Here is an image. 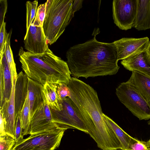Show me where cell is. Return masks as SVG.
Segmentation results:
<instances>
[{
	"mask_svg": "<svg viewBox=\"0 0 150 150\" xmlns=\"http://www.w3.org/2000/svg\"><path fill=\"white\" fill-rule=\"evenodd\" d=\"M59 128L61 127L53 121L50 108L45 101L31 119L30 134H33Z\"/></svg>",
	"mask_w": 150,
	"mask_h": 150,
	"instance_id": "11",
	"label": "cell"
},
{
	"mask_svg": "<svg viewBox=\"0 0 150 150\" xmlns=\"http://www.w3.org/2000/svg\"><path fill=\"white\" fill-rule=\"evenodd\" d=\"M18 55L21 68L26 76L44 85L46 82L67 84L71 78L67 62L49 49L43 54H34L21 47Z\"/></svg>",
	"mask_w": 150,
	"mask_h": 150,
	"instance_id": "3",
	"label": "cell"
},
{
	"mask_svg": "<svg viewBox=\"0 0 150 150\" xmlns=\"http://www.w3.org/2000/svg\"><path fill=\"white\" fill-rule=\"evenodd\" d=\"M107 122L110 125L120 141L122 149L127 150L130 140L132 137L120 128L111 119L103 113Z\"/></svg>",
	"mask_w": 150,
	"mask_h": 150,
	"instance_id": "19",
	"label": "cell"
},
{
	"mask_svg": "<svg viewBox=\"0 0 150 150\" xmlns=\"http://www.w3.org/2000/svg\"><path fill=\"white\" fill-rule=\"evenodd\" d=\"M127 150H150V146L147 142L132 137Z\"/></svg>",
	"mask_w": 150,
	"mask_h": 150,
	"instance_id": "23",
	"label": "cell"
},
{
	"mask_svg": "<svg viewBox=\"0 0 150 150\" xmlns=\"http://www.w3.org/2000/svg\"><path fill=\"white\" fill-rule=\"evenodd\" d=\"M70 97L88 134L101 149H114L120 142L103 116L97 93L89 85L72 77L67 84Z\"/></svg>",
	"mask_w": 150,
	"mask_h": 150,
	"instance_id": "1",
	"label": "cell"
},
{
	"mask_svg": "<svg viewBox=\"0 0 150 150\" xmlns=\"http://www.w3.org/2000/svg\"><path fill=\"white\" fill-rule=\"evenodd\" d=\"M24 48L34 54L44 53L49 49L43 27L33 21L24 39Z\"/></svg>",
	"mask_w": 150,
	"mask_h": 150,
	"instance_id": "9",
	"label": "cell"
},
{
	"mask_svg": "<svg viewBox=\"0 0 150 150\" xmlns=\"http://www.w3.org/2000/svg\"><path fill=\"white\" fill-rule=\"evenodd\" d=\"M16 143L15 139L7 134L0 136V150H12Z\"/></svg>",
	"mask_w": 150,
	"mask_h": 150,
	"instance_id": "24",
	"label": "cell"
},
{
	"mask_svg": "<svg viewBox=\"0 0 150 150\" xmlns=\"http://www.w3.org/2000/svg\"><path fill=\"white\" fill-rule=\"evenodd\" d=\"M73 0H47L43 28L50 45L55 43L69 24L74 13Z\"/></svg>",
	"mask_w": 150,
	"mask_h": 150,
	"instance_id": "4",
	"label": "cell"
},
{
	"mask_svg": "<svg viewBox=\"0 0 150 150\" xmlns=\"http://www.w3.org/2000/svg\"><path fill=\"white\" fill-rule=\"evenodd\" d=\"M121 63L130 71L138 72L150 78V60L146 50L122 60Z\"/></svg>",
	"mask_w": 150,
	"mask_h": 150,
	"instance_id": "14",
	"label": "cell"
},
{
	"mask_svg": "<svg viewBox=\"0 0 150 150\" xmlns=\"http://www.w3.org/2000/svg\"><path fill=\"white\" fill-rule=\"evenodd\" d=\"M83 1V0H73L72 8L74 13L81 8Z\"/></svg>",
	"mask_w": 150,
	"mask_h": 150,
	"instance_id": "30",
	"label": "cell"
},
{
	"mask_svg": "<svg viewBox=\"0 0 150 150\" xmlns=\"http://www.w3.org/2000/svg\"><path fill=\"white\" fill-rule=\"evenodd\" d=\"M134 28L138 30L150 29V0H137Z\"/></svg>",
	"mask_w": 150,
	"mask_h": 150,
	"instance_id": "17",
	"label": "cell"
},
{
	"mask_svg": "<svg viewBox=\"0 0 150 150\" xmlns=\"http://www.w3.org/2000/svg\"><path fill=\"white\" fill-rule=\"evenodd\" d=\"M148 123L149 125H150V120L149 122Z\"/></svg>",
	"mask_w": 150,
	"mask_h": 150,
	"instance_id": "35",
	"label": "cell"
},
{
	"mask_svg": "<svg viewBox=\"0 0 150 150\" xmlns=\"http://www.w3.org/2000/svg\"><path fill=\"white\" fill-rule=\"evenodd\" d=\"M46 3L40 4L38 7L33 21L43 27L46 14Z\"/></svg>",
	"mask_w": 150,
	"mask_h": 150,
	"instance_id": "26",
	"label": "cell"
},
{
	"mask_svg": "<svg viewBox=\"0 0 150 150\" xmlns=\"http://www.w3.org/2000/svg\"><path fill=\"white\" fill-rule=\"evenodd\" d=\"M29 103L27 94L23 105L20 113L23 136L30 134V121L29 118Z\"/></svg>",
	"mask_w": 150,
	"mask_h": 150,
	"instance_id": "20",
	"label": "cell"
},
{
	"mask_svg": "<svg viewBox=\"0 0 150 150\" xmlns=\"http://www.w3.org/2000/svg\"><path fill=\"white\" fill-rule=\"evenodd\" d=\"M147 142L149 145L150 146V138L149 140L148 141H147Z\"/></svg>",
	"mask_w": 150,
	"mask_h": 150,
	"instance_id": "34",
	"label": "cell"
},
{
	"mask_svg": "<svg viewBox=\"0 0 150 150\" xmlns=\"http://www.w3.org/2000/svg\"><path fill=\"white\" fill-rule=\"evenodd\" d=\"M8 33V37L6 43L4 53L6 57L13 82L14 79H16L18 74L16 71V64L14 61L12 50L10 46V39L11 30Z\"/></svg>",
	"mask_w": 150,
	"mask_h": 150,
	"instance_id": "21",
	"label": "cell"
},
{
	"mask_svg": "<svg viewBox=\"0 0 150 150\" xmlns=\"http://www.w3.org/2000/svg\"><path fill=\"white\" fill-rule=\"evenodd\" d=\"M6 23L4 22L0 28V57L4 52L9 35V33H7L6 29Z\"/></svg>",
	"mask_w": 150,
	"mask_h": 150,
	"instance_id": "25",
	"label": "cell"
},
{
	"mask_svg": "<svg viewBox=\"0 0 150 150\" xmlns=\"http://www.w3.org/2000/svg\"><path fill=\"white\" fill-rule=\"evenodd\" d=\"M7 6L6 0H0V28L4 22V18L7 11Z\"/></svg>",
	"mask_w": 150,
	"mask_h": 150,
	"instance_id": "29",
	"label": "cell"
},
{
	"mask_svg": "<svg viewBox=\"0 0 150 150\" xmlns=\"http://www.w3.org/2000/svg\"><path fill=\"white\" fill-rule=\"evenodd\" d=\"M125 150L122 149H117V150H106V149H99V150Z\"/></svg>",
	"mask_w": 150,
	"mask_h": 150,
	"instance_id": "33",
	"label": "cell"
},
{
	"mask_svg": "<svg viewBox=\"0 0 150 150\" xmlns=\"http://www.w3.org/2000/svg\"><path fill=\"white\" fill-rule=\"evenodd\" d=\"M127 82L140 94L150 106V78L133 71Z\"/></svg>",
	"mask_w": 150,
	"mask_h": 150,
	"instance_id": "16",
	"label": "cell"
},
{
	"mask_svg": "<svg viewBox=\"0 0 150 150\" xmlns=\"http://www.w3.org/2000/svg\"><path fill=\"white\" fill-rule=\"evenodd\" d=\"M66 128H59L31 134L16 142L12 150H55L59 146Z\"/></svg>",
	"mask_w": 150,
	"mask_h": 150,
	"instance_id": "5",
	"label": "cell"
},
{
	"mask_svg": "<svg viewBox=\"0 0 150 150\" xmlns=\"http://www.w3.org/2000/svg\"><path fill=\"white\" fill-rule=\"evenodd\" d=\"M23 129L22 123L20 114H18L16 117V123L15 133V139L16 142L23 136Z\"/></svg>",
	"mask_w": 150,
	"mask_h": 150,
	"instance_id": "28",
	"label": "cell"
},
{
	"mask_svg": "<svg viewBox=\"0 0 150 150\" xmlns=\"http://www.w3.org/2000/svg\"><path fill=\"white\" fill-rule=\"evenodd\" d=\"M62 109L60 111L50 108L54 122L60 127L76 129L88 134L71 99L67 97L62 100Z\"/></svg>",
	"mask_w": 150,
	"mask_h": 150,
	"instance_id": "7",
	"label": "cell"
},
{
	"mask_svg": "<svg viewBox=\"0 0 150 150\" xmlns=\"http://www.w3.org/2000/svg\"><path fill=\"white\" fill-rule=\"evenodd\" d=\"M146 51L150 60V41L148 46L147 48Z\"/></svg>",
	"mask_w": 150,
	"mask_h": 150,
	"instance_id": "32",
	"label": "cell"
},
{
	"mask_svg": "<svg viewBox=\"0 0 150 150\" xmlns=\"http://www.w3.org/2000/svg\"><path fill=\"white\" fill-rule=\"evenodd\" d=\"M27 78V94L30 105L29 118L31 122L34 113L44 103L42 92L43 85Z\"/></svg>",
	"mask_w": 150,
	"mask_h": 150,
	"instance_id": "15",
	"label": "cell"
},
{
	"mask_svg": "<svg viewBox=\"0 0 150 150\" xmlns=\"http://www.w3.org/2000/svg\"><path fill=\"white\" fill-rule=\"evenodd\" d=\"M38 1H28L26 3V32L27 33L35 17L38 8Z\"/></svg>",
	"mask_w": 150,
	"mask_h": 150,
	"instance_id": "22",
	"label": "cell"
},
{
	"mask_svg": "<svg viewBox=\"0 0 150 150\" xmlns=\"http://www.w3.org/2000/svg\"><path fill=\"white\" fill-rule=\"evenodd\" d=\"M13 86V81L4 52L0 57V108L9 99Z\"/></svg>",
	"mask_w": 150,
	"mask_h": 150,
	"instance_id": "13",
	"label": "cell"
},
{
	"mask_svg": "<svg viewBox=\"0 0 150 150\" xmlns=\"http://www.w3.org/2000/svg\"><path fill=\"white\" fill-rule=\"evenodd\" d=\"M149 38H123L113 42L118 60H123L146 50L150 42Z\"/></svg>",
	"mask_w": 150,
	"mask_h": 150,
	"instance_id": "10",
	"label": "cell"
},
{
	"mask_svg": "<svg viewBox=\"0 0 150 150\" xmlns=\"http://www.w3.org/2000/svg\"><path fill=\"white\" fill-rule=\"evenodd\" d=\"M67 62L73 77L112 75L118 72V55L113 42H101L94 38L70 47Z\"/></svg>",
	"mask_w": 150,
	"mask_h": 150,
	"instance_id": "2",
	"label": "cell"
},
{
	"mask_svg": "<svg viewBox=\"0 0 150 150\" xmlns=\"http://www.w3.org/2000/svg\"><path fill=\"white\" fill-rule=\"evenodd\" d=\"M16 80L14 79L9 100L0 108V113L3 118L5 133L15 139L16 117L15 103V88Z\"/></svg>",
	"mask_w": 150,
	"mask_h": 150,
	"instance_id": "12",
	"label": "cell"
},
{
	"mask_svg": "<svg viewBox=\"0 0 150 150\" xmlns=\"http://www.w3.org/2000/svg\"><path fill=\"white\" fill-rule=\"evenodd\" d=\"M0 136L6 134L5 130V125L3 118L1 113H0Z\"/></svg>",
	"mask_w": 150,
	"mask_h": 150,
	"instance_id": "31",
	"label": "cell"
},
{
	"mask_svg": "<svg viewBox=\"0 0 150 150\" xmlns=\"http://www.w3.org/2000/svg\"><path fill=\"white\" fill-rule=\"evenodd\" d=\"M137 6V0L113 1V18L120 29L126 30L134 28Z\"/></svg>",
	"mask_w": 150,
	"mask_h": 150,
	"instance_id": "8",
	"label": "cell"
},
{
	"mask_svg": "<svg viewBox=\"0 0 150 150\" xmlns=\"http://www.w3.org/2000/svg\"><path fill=\"white\" fill-rule=\"evenodd\" d=\"M119 100L139 120L150 119V106L140 94L127 81L116 89Z\"/></svg>",
	"mask_w": 150,
	"mask_h": 150,
	"instance_id": "6",
	"label": "cell"
},
{
	"mask_svg": "<svg viewBox=\"0 0 150 150\" xmlns=\"http://www.w3.org/2000/svg\"><path fill=\"white\" fill-rule=\"evenodd\" d=\"M57 93L62 100L67 97H70V92L67 84L64 83L57 84Z\"/></svg>",
	"mask_w": 150,
	"mask_h": 150,
	"instance_id": "27",
	"label": "cell"
},
{
	"mask_svg": "<svg viewBox=\"0 0 150 150\" xmlns=\"http://www.w3.org/2000/svg\"><path fill=\"white\" fill-rule=\"evenodd\" d=\"M57 84L46 82L43 85L42 92L44 101L49 107L60 111L62 109V105L57 93Z\"/></svg>",
	"mask_w": 150,
	"mask_h": 150,
	"instance_id": "18",
	"label": "cell"
}]
</instances>
